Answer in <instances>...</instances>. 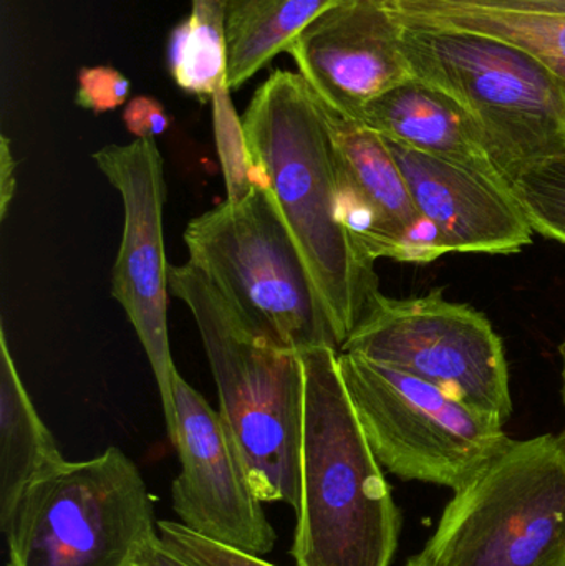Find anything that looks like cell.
<instances>
[{"label": "cell", "instance_id": "cell-11", "mask_svg": "<svg viewBox=\"0 0 565 566\" xmlns=\"http://www.w3.org/2000/svg\"><path fill=\"white\" fill-rule=\"evenodd\" d=\"M172 395L175 421L168 436L181 464L171 485L178 522L228 547L259 557L271 554L278 535L252 492L221 415L179 371Z\"/></svg>", "mask_w": 565, "mask_h": 566}, {"label": "cell", "instance_id": "cell-8", "mask_svg": "<svg viewBox=\"0 0 565 566\" xmlns=\"http://www.w3.org/2000/svg\"><path fill=\"white\" fill-rule=\"evenodd\" d=\"M342 378L381 468L454 492L513 439L496 419L400 369L338 352Z\"/></svg>", "mask_w": 565, "mask_h": 566}, {"label": "cell", "instance_id": "cell-3", "mask_svg": "<svg viewBox=\"0 0 565 566\" xmlns=\"http://www.w3.org/2000/svg\"><path fill=\"white\" fill-rule=\"evenodd\" d=\"M169 292L195 318L219 415L252 492L262 504L297 507L305 371L287 352L249 325L198 268L169 265Z\"/></svg>", "mask_w": 565, "mask_h": 566}, {"label": "cell", "instance_id": "cell-2", "mask_svg": "<svg viewBox=\"0 0 565 566\" xmlns=\"http://www.w3.org/2000/svg\"><path fill=\"white\" fill-rule=\"evenodd\" d=\"M301 481L291 555L297 566H390L401 515L358 421L338 349L302 355Z\"/></svg>", "mask_w": 565, "mask_h": 566}, {"label": "cell", "instance_id": "cell-23", "mask_svg": "<svg viewBox=\"0 0 565 566\" xmlns=\"http://www.w3.org/2000/svg\"><path fill=\"white\" fill-rule=\"evenodd\" d=\"M76 83V105L96 115L125 105L132 92L129 80L119 70L108 65L83 66Z\"/></svg>", "mask_w": 565, "mask_h": 566}, {"label": "cell", "instance_id": "cell-4", "mask_svg": "<svg viewBox=\"0 0 565 566\" xmlns=\"http://www.w3.org/2000/svg\"><path fill=\"white\" fill-rule=\"evenodd\" d=\"M189 261L236 312L287 352L341 349L327 306L271 192L254 186L189 222Z\"/></svg>", "mask_w": 565, "mask_h": 566}, {"label": "cell", "instance_id": "cell-5", "mask_svg": "<svg viewBox=\"0 0 565 566\" xmlns=\"http://www.w3.org/2000/svg\"><path fill=\"white\" fill-rule=\"evenodd\" d=\"M401 45L415 78L473 116L508 181L565 153V90L531 53L477 33L408 25Z\"/></svg>", "mask_w": 565, "mask_h": 566}, {"label": "cell", "instance_id": "cell-17", "mask_svg": "<svg viewBox=\"0 0 565 566\" xmlns=\"http://www.w3.org/2000/svg\"><path fill=\"white\" fill-rule=\"evenodd\" d=\"M65 461L36 412L0 326V528L30 484Z\"/></svg>", "mask_w": 565, "mask_h": 566}, {"label": "cell", "instance_id": "cell-10", "mask_svg": "<svg viewBox=\"0 0 565 566\" xmlns=\"http://www.w3.org/2000/svg\"><path fill=\"white\" fill-rule=\"evenodd\" d=\"M96 168L123 202V238L112 274V295L125 310L145 349L161 399L166 429L175 421L172 361L168 332L169 265L163 211L166 179L156 139L103 146L92 155Z\"/></svg>", "mask_w": 565, "mask_h": 566}, {"label": "cell", "instance_id": "cell-1", "mask_svg": "<svg viewBox=\"0 0 565 566\" xmlns=\"http://www.w3.org/2000/svg\"><path fill=\"white\" fill-rule=\"evenodd\" d=\"M241 122L252 185L271 192L342 346L380 289L375 261L342 224L324 103L299 73L275 70L255 90Z\"/></svg>", "mask_w": 565, "mask_h": 566}, {"label": "cell", "instance_id": "cell-7", "mask_svg": "<svg viewBox=\"0 0 565 566\" xmlns=\"http://www.w3.org/2000/svg\"><path fill=\"white\" fill-rule=\"evenodd\" d=\"M428 566H565V444L511 441L454 492L420 555Z\"/></svg>", "mask_w": 565, "mask_h": 566}, {"label": "cell", "instance_id": "cell-18", "mask_svg": "<svg viewBox=\"0 0 565 566\" xmlns=\"http://www.w3.org/2000/svg\"><path fill=\"white\" fill-rule=\"evenodd\" d=\"M341 0H228L229 90L244 86Z\"/></svg>", "mask_w": 565, "mask_h": 566}, {"label": "cell", "instance_id": "cell-24", "mask_svg": "<svg viewBox=\"0 0 565 566\" xmlns=\"http://www.w3.org/2000/svg\"><path fill=\"white\" fill-rule=\"evenodd\" d=\"M123 123L135 139H156L171 126V118L161 102L139 95L126 103Z\"/></svg>", "mask_w": 565, "mask_h": 566}, {"label": "cell", "instance_id": "cell-9", "mask_svg": "<svg viewBox=\"0 0 565 566\" xmlns=\"http://www.w3.org/2000/svg\"><path fill=\"white\" fill-rule=\"evenodd\" d=\"M338 352L423 379L501 424L513 415L503 342L483 313L441 290L408 298L378 292Z\"/></svg>", "mask_w": 565, "mask_h": 566}, {"label": "cell", "instance_id": "cell-19", "mask_svg": "<svg viewBox=\"0 0 565 566\" xmlns=\"http://www.w3.org/2000/svg\"><path fill=\"white\" fill-rule=\"evenodd\" d=\"M226 2L192 0L191 13L171 30L166 46L176 85L202 102L229 90Z\"/></svg>", "mask_w": 565, "mask_h": 566}, {"label": "cell", "instance_id": "cell-22", "mask_svg": "<svg viewBox=\"0 0 565 566\" xmlns=\"http://www.w3.org/2000/svg\"><path fill=\"white\" fill-rule=\"evenodd\" d=\"M159 545L189 566H275L259 555L196 534L178 521L158 522Z\"/></svg>", "mask_w": 565, "mask_h": 566}, {"label": "cell", "instance_id": "cell-30", "mask_svg": "<svg viewBox=\"0 0 565 566\" xmlns=\"http://www.w3.org/2000/svg\"><path fill=\"white\" fill-rule=\"evenodd\" d=\"M136 566H138V565H136Z\"/></svg>", "mask_w": 565, "mask_h": 566}, {"label": "cell", "instance_id": "cell-28", "mask_svg": "<svg viewBox=\"0 0 565 566\" xmlns=\"http://www.w3.org/2000/svg\"><path fill=\"white\" fill-rule=\"evenodd\" d=\"M561 355H563V363H564V368H563V401H564V408H565V342H564V345L561 346ZM561 439H563L564 444H565V428H564L563 434H561Z\"/></svg>", "mask_w": 565, "mask_h": 566}, {"label": "cell", "instance_id": "cell-15", "mask_svg": "<svg viewBox=\"0 0 565 566\" xmlns=\"http://www.w3.org/2000/svg\"><path fill=\"white\" fill-rule=\"evenodd\" d=\"M360 123L391 142L508 181L473 116L421 80H410L372 102Z\"/></svg>", "mask_w": 565, "mask_h": 566}, {"label": "cell", "instance_id": "cell-21", "mask_svg": "<svg viewBox=\"0 0 565 566\" xmlns=\"http://www.w3.org/2000/svg\"><path fill=\"white\" fill-rule=\"evenodd\" d=\"M231 90H222L212 102V123H215L216 146L224 176L226 199L239 202L251 195L254 185L251 178V156L245 143L241 116L236 113L231 102Z\"/></svg>", "mask_w": 565, "mask_h": 566}, {"label": "cell", "instance_id": "cell-20", "mask_svg": "<svg viewBox=\"0 0 565 566\" xmlns=\"http://www.w3.org/2000/svg\"><path fill=\"white\" fill-rule=\"evenodd\" d=\"M511 186L533 231L565 245V153L527 166Z\"/></svg>", "mask_w": 565, "mask_h": 566}, {"label": "cell", "instance_id": "cell-27", "mask_svg": "<svg viewBox=\"0 0 565 566\" xmlns=\"http://www.w3.org/2000/svg\"><path fill=\"white\" fill-rule=\"evenodd\" d=\"M138 566H189L188 564H185V562L179 560L178 557H175V555L169 554V552H166L165 548L159 545V538L158 542H156L155 545H151V547L148 548V551L145 552V554L142 555V558H139Z\"/></svg>", "mask_w": 565, "mask_h": 566}, {"label": "cell", "instance_id": "cell-14", "mask_svg": "<svg viewBox=\"0 0 565 566\" xmlns=\"http://www.w3.org/2000/svg\"><path fill=\"white\" fill-rule=\"evenodd\" d=\"M385 139L440 255H510L531 244L534 231L511 182Z\"/></svg>", "mask_w": 565, "mask_h": 566}, {"label": "cell", "instance_id": "cell-6", "mask_svg": "<svg viewBox=\"0 0 565 566\" xmlns=\"http://www.w3.org/2000/svg\"><path fill=\"white\" fill-rule=\"evenodd\" d=\"M153 502L122 449L65 459L27 488L3 525L7 566H136L158 542Z\"/></svg>", "mask_w": 565, "mask_h": 566}, {"label": "cell", "instance_id": "cell-26", "mask_svg": "<svg viewBox=\"0 0 565 566\" xmlns=\"http://www.w3.org/2000/svg\"><path fill=\"white\" fill-rule=\"evenodd\" d=\"M15 158L10 148V139L6 135L0 136V219L7 218L10 202L15 196Z\"/></svg>", "mask_w": 565, "mask_h": 566}, {"label": "cell", "instance_id": "cell-13", "mask_svg": "<svg viewBox=\"0 0 565 566\" xmlns=\"http://www.w3.org/2000/svg\"><path fill=\"white\" fill-rule=\"evenodd\" d=\"M325 112L337 159L342 224L358 248L375 262L440 259L433 229L421 218L387 139L364 123Z\"/></svg>", "mask_w": 565, "mask_h": 566}, {"label": "cell", "instance_id": "cell-25", "mask_svg": "<svg viewBox=\"0 0 565 566\" xmlns=\"http://www.w3.org/2000/svg\"><path fill=\"white\" fill-rule=\"evenodd\" d=\"M488 9L511 12L541 13V15H565V0H458Z\"/></svg>", "mask_w": 565, "mask_h": 566}, {"label": "cell", "instance_id": "cell-29", "mask_svg": "<svg viewBox=\"0 0 565 566\" xmlns=\"http://www.w3.org/2000/svg\"><path fill=\"white\" fill-rule=\"evenodd\" d=\"M407 566H428L427 564H425V562H421L420 560V557H414V558H410V560H408V564Z\"/></svg>", "mask_w": 565, "mask_h": 566}, {"label": "cell", "instance_id": "cell-16", "mask_svg": "<svg viewBox=\"0 0 565 566\" xmlns=\"http://www.w3.org/2000/svg\"><path fill=\"white\" fill-rule=\"evenodd\" d=\"M404 25L477 33L540 60L565 90V15L488 9L458 0H390Z\"/></svg>", "mask_w": 565, "mask_h": 566}, {"label": "cell", "instance_id": "cell-12", "mask_svg": "<svg viewBox=\"0 0 565 566\" xmlns=\"http://www.w3.org/2000/svg\"><path fill=\"white\" fill-rule=\"evenodd\" d=\"M401 33L390 0H341L287 53L325 108L362 122L372 102L415 78Z\"/></svg>", "mask_w": 565, "mask_h": 566}]
</instances>
